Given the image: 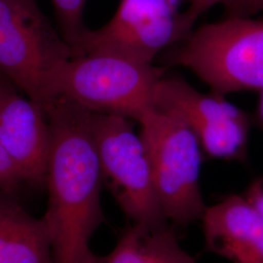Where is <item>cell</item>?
Segmentation results:
<instances>
[{
    "label": "cell",
    "instance_id": "cell-1",
    "mask_svg": "<svg viewBox=\"0 0 263 263\" xmlns=\"http://www.w3.org/2000/svg\"><path fill=\"white\" fill-rule=\"evenodd\" d=\"M50 127L49 200L43 218L52 241L55 263H87L90 240L104 221L101 203L102 169L91 111L57 98L46 108Z\"/></svg>",
    "mask_w": 263,
    "mask_h": 263
},
{
    "label": "cell",
    "instance_id": "cell-2",
    "mask_svg": "<svg viewBox=\"0 0 263 263\" xmlns=\"http://www.w3.org/2000/svg\"><path fill=\"white\" fill-rule=\"evenodd\" d=\"M164 62L190 69L215 94L260 92L263 20L227 16L203 25L176 44Z\"/></svg>",
    "mask_w": 263,
    "mask_h": 263
},
{
    "label": "cell",
    "instance_id": "cell-3",
    "mask_svg": "<svg viewBox=\"0 0 263 263\" xmlns=\"http://www.w3.org/2000/svg\"><path fill=\"white\" fill-rule=\"evenodd\" d=\"M165 66L144 64L108 51L72 56L57 71L53 101L65 98L92 112L138 121L152 106Z\"/></svg>",
    "mask_w": 263,
    "mask_h": 263
},
{
    "label": "cell",
    "instance_id": "cell-4",
    "mask_svg": "<svg viewBox=\"0 0 263 263\" xmlns=\"http://www.w3.org/2000/svg\"><path fill=\"white\" fill-rule=\"evenodd\" d=\"M72 56L36 0H0V77L44 110L58 69Z\"/></svg>",
    "mask_w": 263,
    "mask_h": 263
},
{
    "label": "cell",
    "instance_id": "cell-5",
    "mask_svg": "<svg viewBox=\"0 0 263 263\" xmlns=\"http://www.w3.org/2000/svg\"><path fill=\"white\" fill-rule=\"evenodd\" d=\"M138 122L167 219L178 226L202 219L207 206L200 190L202 148L195 134L178 115L152 106Z\"/></svg>",
    "mask_w": 263,
    "mask_h": 263
},
{
    "label": "cell",
    "instance_id": "cell-6",
    "mask_svg": "<svg viewBox=\"0 0 263 263\" xmlns=\"http://www.w3.org/2000/svg\"><path fill=\"white\" fill-rule=\"evenodd\" d=\"M91 123L103 182L125 216L151 228L167 226L147 151L131 119L91 111Z\"/></svg>",
    "mask_w": 263,
    "mask_h": 263
},
{
    "label": "cell",
    "instance_id": "cell-7",
    "mask_svg": "<svg viewBox=\"0 0 263 263\" xmlns=\"http://www.w3.org/2000/svg\"><path fill=\"white\" fill-rule=\"evenodd\" d=\"M176 0H120L112 18L87 29L73 56L108 51L152 64L155 57L187 37L193 30Z\"/></svg>",
    "mask_w": 263,
    "mask_h": 263
},
{
    "label": "cell",
    "instance_id": "cell-8",
    "mask_svg": "<svg viewBox=\"0 0 263 263\" xmlns=\"http://www.w3.org/2000/svg\"><path fill=\"white\" fill-rule=\"evenodd\" d=\"M152 107L178 115L195 134L209 157L244 159L249 118L224 96L204 94L179 77L164 76L155 89Z\"/></svg>",
    "mask_w": 263,
    "mask_h": 263
},
{
    "label": "cell",
    "instance_id": "cell-9",
    "mask_svg": "<svg viewBox=\"0 0 263 263\" xmlns=\"http://www.w3.org/2000/svg\"><path fill=\"white\" fill-rule=\"evenodd\" d=\"M45 110L16 91L0 103V144L24 181L45 183L50 151Z\"/></svg>",
    "mask_w": 263,
    "mask_h": 263
},
{
    "label": "cell",
    "instance_id": "cell-10",
    "mask_svg": "<svg viewBox=\"0 0 263 263\" xmlns=\"http://www.w3.org/2000/svg\"><path fill=\"white\" fill-rule=\"evenodd\" d=\"M201 220L207 251L231 263H263V217L244 195L207 207Z\"/></svg>",
    "mask_w": 263,
    "mask_h": 263
},
{
    "label": "cell",
    "instance_id": "cell-11",
    "mask_svg": "<svg viewBox=\"0 0 263 263\" xmlns=\"http://www.w3.org/2000/svg\"><path fill=\"white\" fill-rule=\"evenodd\" d=\"M0 263H55L45 219L0 192Z\"/></svg>",
    "mask_w": 263,
    "mask_h": 263
},
{
    "label": "cell",
    "instance_id": "cell-12",
    "mask_svg": "<svg viewBox=\"0 0 263 263\" xmlns=\"http://www.w3.org/2000/svg\"><path fill=\"white\" fill-rule=\"evenodd\" d=\"M87 263H197L179 246L175 231L168 226L151 228L133 223L105 255L92 254Z\"/></svg>",
    "mask_w": 263,
    "mask_h": 263
},
{
    "label": "cell",
    "instance_id": "cell-13",
    "mask_svg": "<svg viewBox=\"0 0 263 263\" xmlns=\"http://www.w3.org/2000/svg\"><path fill=\"white\" fill-rule=\"evenodd\" d=\"M51 2L61 34L73 51L88 29L83 22L87 0H51Z\"/></svg>",
    "mask_w": 263,
    "mask_h": 263
},
{
    "label": "cell",
    "instance_id": "cell-14",
    "mask_svg": "<svg viewBox=\"0 0 263 263\" xmlns=\"http://www.w3.org/2000/svg\"><path fill=\"white\" fill-rule=\"evenodd\" d=\"M23 181L18 170L0 144V192L11 193Z\"/></svg>",
    "mask_w": 263,
    "mask_h": 263
},
{
    "label": "cell",
    "instance_id": "cell-15",
    "mask_svg": "<svg viewBox=\"0 0 263 263\" xmlns=\"http://www.w3.org/2000/svg\"><path fill=\"white\" fill-rule=\"evenodd\" d=\"M227 16L249 17L263 11V0H231L226 7Z\"/></svg>",
    "mask_w": 263,
    "mask_h": 263
},
{
    "label": "cell",
    "instance_id": "cell-16",
    "mask_svg": "<svg viewBox=\"0 0 263 263\" xmlns=\"http://www.w3.org/2000/svg\"><path fill=\"white\" fill-rule=\"evenodd\" d=\"M231 0H192L190 2V5L187 9L185 10L183 13L185 15V18L187 20L189 25L191 27L194 26L196 20L208 10L217 4H223L224 6H227Z\"/></svg>",
    "mask_w": 263,
    "mask_h": 263
},
{
    "label": "cell",
    "instance_id": "cell-17",
    "mask_svg": "<svg viewBox=\"0 0 263 263\" xmlns=\"http://www.w3.org/2000/svg\"><path fill=\"white\" fill-rule=\"evenodd\" d=\"M244 196L263 217V177L254 180Z\"/></svg>",
    "mask_w": 263,
    "mask_h": 263
},
{
    "label": "cell",
    "instance_id": "cell-18",
    "mask_svg": "<svg viewBox=\"0 0 263 263\" xmlns=\"http://www.w3.org/2000/svg\"><path fill=\"white\" fill-rule=\"evenodd\" d=\"M14 91H16L15 87L4 78L0 77V103Z\"/></svg>",
    "mask_w": 263,
    "mask_h": 263
},
{
    "label": "cell",
    "instance_id": "cell-19",
    "mask_svg": "<svg viewBox=\"0 0 263 263\" xmlns=\"http://www.w3.org/2000/svg\"><path fill=\"white\" fill-rule=\"evenodd\" d=\"M257 121L263 130V89L259 92V101L257 104Z\"/></svg>",
    "mask_w": 263,
    "mask_h": 263
},
{
    "label": "cell",
    "instance_id": "cell-20",
    "mask_svg": "<svg viewBox=\"0 0 263 263\" xmlns=\"http://www.w3.org/2000/svg\"><path fill=\"white\" fill-rule=\"evenodd\" d=\"M176 1H178V2H179V1H180V0H176ZM188 1H189V2H191V1H192V0H188Z\"/></svg>",
    "mask_w": 263,
    "mask_h": 263
}]
</instances>
